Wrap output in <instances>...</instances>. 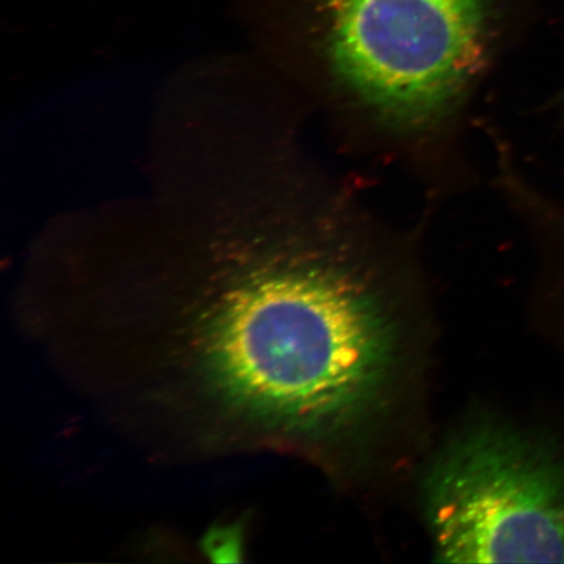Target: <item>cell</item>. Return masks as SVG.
<instances>
[{
  "label": "cell",
  "mask_w": 564,
  "mask_h": 564,
  "mask_svg": "<svg viewBox=\"0 0 564 564\" xmlns=\"http://www.w3.org/2000/svg\"><path fill=\"white\" fill-rule=\"evenodd\" d=\"M535 235L564 284V199L545 196L538 212Z\"/></svg>",
  "instance_id": "277c9868"
},
{
  "label": "cell",
  "mask_w": 564,
  "mask_h": 564,
  "mask_svg": "<svg viewBox=\"0 0 564 564\" xmlns=\"http://www.w3.org/2000/svg\"><path fill=\"white\" fill-rule=\"evenodd\" d=\"M547 109L552 112L555 121L564 127V83L562 84V87L555 91L552 98H550Z\"/></svg>",
  "instance_id": "8992f818"
},
{
  "label": "cell",
  "mask_w": 564,
  "mask_h": 564,
  "mask_svg": "<svg viewBox=\"0 0 564 564\" xmlns=\"http://www.w3.org/2000/svg\"><path fill=\"white\" fill-rule=\"evenodd\" d=\"M436 554L449 563H564V462L509 429L451 444L426 481Z\"/></svg>",
  "instance_id": "3957f363"
},
{
  "label": "cell",
  "mask_w": 564,
  "mask_h": 564,
  "mask_svg": "<svg viewBox=\"0 0 564 564\" xmlns=\"http://www.w3.org/2000/svg\"><path fill=\"white\" fill-rule=\"evenodd\" d=\"M348 241L326 217L195 294L183 334L232 454L348 429L383 397L397 322Z\"/></svg>",
  "instance_id": "6da1fadb"
},
{
  "label": "cell",
  "mask_w": 564,
  "mask_h": 564,
  "mask_svg": "<svg viewBox=\"0 0 564 564\" xmlns=\"http://www.w3.org/2000/svg\"><path fill=\"white\" fill-rule=\"evenodd\" d=\"M314 52L352 102L421 130L460 101L488 61L505 0H297Z\"/></svg>",
  "instance_id": "7a4b0ae2"
},
{
  "label": "cell",
  "mask_w": 564,
  "mask_h": 564,
  "mask_svg": "<svg viewBox=\"0 0 564 564\" xmlns=\"http://www.w3.org/2000/svg\"><path fill=\"white\" fill-rule=\"evenodd\" d=\"M202 549L212 562H241L243 554L241 524L212 528L203 539Z\"/></svg>",
  "instance_id": "5b68a950"
}]
</instances>
